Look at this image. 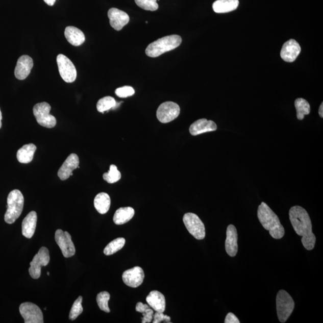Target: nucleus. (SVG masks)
<instances>
[{
    "label": "nucleus",
    "instance_id": "f257e3e1",
    "mask_svg": "<svg viewBox=\"0 0 323 323\" xmlns=\"http://www.w3.org/2000/svg\"><path fill=\"white\" fill-rule=\"evenodd\" d=\"M289 218L295 232L302 237V243L305 249L313 250L316 237L312 232L311 220L307 211L300 206H294L289 211Z\"/></svg>",
    "mask_w": 323,
    "mask_h": 323
},
{
    "label": "nucleus",
    "instance_id": "f03ea898",
    "mask_svg": "<svg viewBox=\"0 0 323 323\" xmlns=\"http://www.w3.org/2000/svg\"><path fill=\"white\" fill-rule=\"evenodd\" d=\"M258 217L262 227L273 238L280 239L284 237V228L279 218L265 203L262 202L259 206Z\"/></svg>",
    "mask_w": 323,
    "mask_h": 323
},
{
    "label": "nucleus",
    "instance_id": "7ed1b4c3",
    "mask_svg": "<svg viewBox=\"0 0 323 323\" xmlns=\"http://www.w3.org/2000/svg\"><path fill=\"white\" fill-rule=\"evenodd\" d=\"M182 42V37L178 35L165 36L149 44L145 49V54L149 57H158L166 52L175 49Z\"/></svg>",
    "mask_w": 323,
    "mask_h": 323
},
{
    "label": "nucleus",
    "instance_id": "20e7f679",
    "mask_svg": "<svg viewBox=\"0 0 323 323\" xmlns=\"http://www.w3.org/2000/svg\"><path fill=\"white\" fill-rule=\"evenodd\" d=\"M24 205L23 194L19 190H13L9 194L8 209L5 215L7 223L13 224L21 214Z\"/></svg>",
    "mask_w": 323,
    "mask_h": 323
},
{
    "label": "nucleus",
    "instance_id": "39448f33",
    "mask_svg": "<svg viewBox=\"0 0 323 323\" xmlns=\"http://www.w3.org/2000/svg\"><path fill=\"white\" fill-rule=\"evenodd\" d=\"M276 304L278 317L280 321L286 322L294 310V302L292 297L286 291L280 290L277 294Z\"/></svg>",
    "mask_w": 323,
    "mask_h": 323
},
{
    "label": "nucleus",
    "instance_id": "423d86ee",
    "mask_svg": "<svg viewBox=\"0 0 323 323\" xmlns=\"http://www.w3.org/2000/svg\"><path fill=\"white\" fill-rule=\"evenodd\" d=\"M51 107L47 103H38L33 108V113L41 126L52 128L56 126L57 120L50 114Z\"/></svg>",
    "mask_w": 323,
    "mask_h": 323
},
{
    "label": "nucleus",
    "instance_id": "0eeeda50",
    "mask_svg": "<svg viewBox=\"0 0 323 323\" xmlns=\"http://www.w3.org/2000/svg\"><path fill=\"white\" fill-rule=\"evenodd\" d=\"M183 220L187 231L198 240H202L206 237V228L203 222L195 214L192 213L184 215Z\"/></svg>",
    "mask_w": 323,
    "mask_h": 323
},
{
    "label": "nucleus",
    "instance_id": "6e6552de",
    "mask_svg": "<svg viewBox=\"0 0 323 323\" xmlns=\"http://www.w3.org/2000/svg\"><path fill=\"white\" fill-rule=\"evenodd\" d=\"M49 262V252L47 248L42 246L30 262L29 273L31 278L39 279L41 276V267L47 266Z\"/></svg>",
    "mask_w": 323,
    "mask_h": 323
},
{
    "label": "nucleus",
    "instance_id": "1a4fd4ad",
    "mask_svg": "<svg viewBox=\"0 0 323 323\" xmlns=\"http://www.w3.org/2000/svg\"><path fill=\"white\" fill-rule=\"evenodd\" d=\"M57 61L62 79L67 83L74 82L77 78V70L72 61L62 54L58 55Z\"/></svg>",
    "mask_w": 323,
    "mask_h": 323
},
{
    "label": "nucleus",
    "instance_id": "9d476101",
    "mask_svg": "<svg viewBox=\"0 0 323 323\" xmlns=\"http://www.w3.org/2000/svg\"><path fill=\"white\" fill-rule=\"evenodd\" d=\"M19 311L26 323L44 322L43 312L36 304L24 302L20 305Z\"/></svg>",
    "mask_w": 323,
    "mask_h": 323
},
{
    "label": "nucleus",
    "instance_id": "9b49d317",
    "mask_svg": "<svg viewBox=\"0 0 323 323\" xmlns=\"http://www.w3.org/2000/svg\"><path fill=\"white\" fill-rule=\"evenodd\" d=\"M180 108L178 104L167 102L161 104L156 112L158 119L163 123H167L179 116Z\"/></svg>",
    "mask_w": 323,
    "mask_h": 323
},
{
    "label": "nucleus",
    "instance_id": "f8f14e48",
    "mask_svg": "<svg viewBox=\"0 0 323 323\" xmlns=\"http://www.w3.org/2000/svg\"><path fill=\"white\" fill-rule=\"evenodd\" d=\"M55 239L65 258H71L75 255L74 244L71 240V235L68 232L58 229L55 232Z\"/></svg>",
    "mask_w": 323,
    "mask_h": 323
},
{
    "label": "nucleus",
    "instance_id": "ddd939ff",
    "mask_svg": "<svg viewBox=\"0 0 323 323\" xmlns=\"http://www.w3.org/2000/svg\"><path fill=\"white\" fill-rule=\"evenodd\" d=\"M144 279V270L141 267L135 266L123 273L122 280L127 286L137 288L143 283Z\"/></svg>",
    "mask_w": 323,
    "mask_h": 323
},
{
    "label": "nucleus",
    "instance_id": "4468645a",
    "mask_svg": "<svg viewBox=\"0 0 323 323\" xmlns=\"http://www.w3.org/2000/svg\"><path fill=\"white\" fill-rule=\"evenodd\" d=\"M110 26L116 31H120L130 22V16L126 12L116 8H112L108 12Z\"/></svg>",
    "mask_w": 323,
    "mask_h": 323
},
{
    "label": "nucleus",
    "instance_id": "2eb2a0df",
    "mask_svg": "<svg viewBox=\"0 0 323 323\" xmlns=\"http://www.w3.org/2000/svg\"><path fill=\"white\" fill-rule=\"evenodd\" d=\"M301 47L294 39H290L283 44L281 51V57L287 62H292L296 60L301 53Z\"/></svg>",
    "mask_w": 323,
    "mask_h": 323
},
{
    "label": "nucleus",
    "instance_id": "dca6fc26",
    "mask_svg": "<svg viewBox=\"0 0 323 323\" xmlns=\"http://www.w3.org/2000/svg\"><path fill=\"white\" fill-rule=\"evenodd\" d=\"M34 65L33 59L28 55H22L17 60L15 69V77L23 81L30 74Z\"/></svg>",
    "mask_w": 323,
    "mask_h": 323
},
{
    "label": "nucleus",
    "instance_id": "f3484780",
    "mask_svg": "<svg viewBox=\"0 0 323 323\" xmlns=\"http://www.w3.org/2000/svg\"><path fill=\"white\" fill-rule=\"evenodd\" d=\"M79 168V159L78 156L72 154L65 160L64 164L59 169L58 176L61 180H65L72 176V171Z\"/></svg>",
    "mask_w": 323,
    "mask_h": 323
},
{
    "label": "nucleus",
    "instance_id": "a211bd4d",
    "mask_svg": "<svg viewBox=\"0 0 323 323\" xmlns=\"http://www.w3.org/2000/svg\"><path fill=\"white\" fill-rule=\"evenodd\" d=\"M225 249L229 256L235 257L237 255L238 250V233L234 225H230L228 227Z\"/></svg>",
    "mask_w": 323,
    "mask_h": 323
},
{
    "label": "nucleus",
    "instance_id": "6ab92c4d",
    "mask_svg": "<svg viewBox=\"0 0 323 323\" xmlns=\"http://www.w3.org/2000/svg\"><path fill=\"white\" fill-rule=\"evenodd\" d=\"M217 127L216 123L212 120L206 119H201L194 121L191 125L189 131L191 135L196 136L200 134L216 131Z\"/></svg>",
    "mask_w": 323,
    "mask_h": 323
},
{
    "label": "nucleus",
    "instance_id": "aec40b11",
    "mask_svg": "<svg viewBox=\"0 0 323 323\" xmlns=\"http://www.w3.org/2000/svg\"><path fill=\"white\" fill-rule=\"evenodd\" d=\"M146 302L149 306L158 312H164L166 301L164 295L157 290L152 291L146 297Z\"/></svg>",
    "mask_w": 323,
    "mask_h": 323
},
{
    "label": "nucleus",
    "instance_id": "412c9836",
    "mask_svg": "<svg viewBox=\"0 0 323 323\" xmlns=\"http://www.w3.org/2000/svg\"><path fill=\"white\" fill-rule=\"evenodd\" d=\"M37 215L36 211H31L24 218L22 223V232L24 237L30 239L36 231Z\"/></svg>",
    "mask_w": 323,
    "mask_h": 323
},
{
    "label": "nucleus",
    "instance_id": "4be33fe9",
    "mask_svg": "<svg viewBox=\"0 0 323 323\" xmlns=\"http://www.w3.org/2000/svg\"><path fill=\"white\" fill-rule=\"evenodd\" d=\"M64 34L66 39L72 46H81L85 42V34L78 28L72 26L67 27L65 30Z\"/></svg>",
    "mask_w": 323,
    "mask_h": 323
},
{
    "label": "nucleus",
    "instance_id": "5701e85b",
    "mask_svg": "<svg viewBox=\"0 0 323 323\" xmlns=\"http://www.w3.org/2000/svg\"><path fill=\"white\" fill-rule=\"evenodd\" d=\"M238 0H217L213 5L214 11L217 13H228L237 9Z\"/></svg>",
    "mask_w": 323,
    "mask_h": 323
},
{
    "label": "nucleus",
    "instance_id": "b1692460",
    "mask_svg": "<svg viewBox=\"0 0 323 323\" xmlns=\"http://www.w3.org/2000/svg\"><path fill=\"white\" fill-rule=\"evenodd\" d=\"M36 150L37 147L34 144L23 145L17 152V159L22 164H29L33 161Z\"/></svg>",
    "mask_w": 323,
    "mask_h": 323
},
{
    "label": "nucleus",
    "instance_id": "393cba45",
    "mask_svg": "<svg viewBox=\"0 0 323 323\" xmlns=\"http://www.w3.org/2000/svg\"><path fill=\"white\" fill-rule=\"evenodd\" d=\"M135 211L130 207H121L117 210L114 215V223L117 225L127 223L133 218Z\"/></svg>",
    "mask_w": 323,
    "mask_h": 323
},
{
    "label": "nucleus",
    "instance_id": "a878e982",
    "mask_svg": "<svg viewBox=\"0 0 323 323\" xmlns=\"http://www.w3.org/2000/svg\"><path fill=\"white\" fill-rule=\"evenodd\" d=\"M110 197L106 193H100L95 197L94 206L100 214H106L110 209Z\"/></svg>",
    "mask_w": 323,
    "mask_h": 323
},
{
    "label": "nucleus",
    "instance_id": "bb28decb",
    "mask_svg": "<svg viewBox=\"0 0 323 323\" xmlns=\"http://www.w3.org/2000/svg\"><path fill=\"white\" fill-rule=\"evenodd\" d=\"M294 106L296 107L297 118L299 120H303L305 115H308L310 113V104L304 98H297L295 100Z\"/></svg>",
    "mask_w": 323,
    "mask_h": 323
},
{
    "label": "nucleus",
    "instance_id": "cd10ccee",
    "mask_svg": "<svg viewBox=\"0 0 323 323\" xmlns=\"http://www.w3.org/2000/svg\"><path fill=\"white\" fill-rule=\"evenodd\" d=\"M125 239L118 238L110 242L104 250V255L110 256L114 254L122 249L125 244Z\"/></svg>",
    "mask_w": 323,
    "mask_h": 323
},
{
    "label": "nucleus",
    "instance_id": "c85d7f7f",
    "mask_svg": "<svg viewBox=\"0 0 323 323\" xmlns=\"http://www.w3.org/2000/svg\"><path fill=\"white\" fill-rule=\"evenodd\" d=\"M116 106V100L112 96H105L100 99L96 104L97 110L100 113H104Z\"/></svg>",
    "mask_w": 323,
    "mask_h": 323
},
{
    "label": "nucleus",
    "instance_id": "c756f323",
    "mask_svg": "<svg viewBox=\"0 0 323 323\" xmlns=\"http://www.w3.org/2000/svg\"><path fill=\"white\" fill-rule=\"evenodd\" d=\"M103 179L110 184L116 183L121 179V173L116 165H112L109 172L104 173Z\"/></svg>",
    "mask_w": 323,
    "mask_h": 323
},
{
    "label": "nucleus",
    "instance_id": "7c9ffc66",
    "mask_svg": "<svg viewBox=\"0 0 323 323\" xmlns=\"http://www.w3.org/2000/svg\"><path fill=\"white\" fill-rule=\"evenodd\" d=\"M110 299V295L107 291H102L97 295L96 302L99 308L102 311L108 312H110L109 307V301Z\"/></svg>",
    "mask_w": 323,
    "mask_h": 323
},
{
    "label": "nucleus",
    "instance_id": "2f4dec72",
    "mask_svg": "<svg viewBox=\"0 0 323 323\" xmlns=\"http://www.w3.org/2000/svg\"><path fill=\"white\" fill-rule=\"evenodd\" d=\"M82 296H79L77 300L74 301L73 305H72L70 312H69V318L71 319V321L75 320V319L82 313L83 311L82 305Z\"/></svg>",
    "mask_w": 323,
    "mask_h": 323
},
{
    "label": "nucleus",
    "instance_id": "473e14b6",
    "mask_svg": "<svg viewBox=\"0 0 323 323\" xmlns=\"http://www.w3.org/2000/svg\"><path fill=\"white\" fill-rule=\"evenodd\" d=\"M135 2L140 8L149 11H156L159 8L157 0H135Z\"/></svg>",
    "mask_w": 323,
    "mask_h": 323
},
{
    "label": "nucleus",
    "instance_id": "72a5a7b5",
    "mask_svg": "<svg viewBox=\"0 0 323 323\" xmlns=\"http://www.w3.org/2000/svg\"><path fill=\"white\" fill-rule=\"evenodd\" d=\"M115 93L120 98H127V97L133 96L135 93V91L133 87L125 86L117 88Z\"/></svg>",
    "mask_w": 323,
    "mask_h": 323
},
{
    "label": "nucleus",
    "instance_id": "f704fd0d",
    "mask_svg": "<svg viewBox=\"0 0 323 323\" xmlns=\"http://www.w3.org/2000/svg\"><path fill=\"white\" fill-rule=\"evenodd\" d=\"M154 323H160L162 321L165 322H171V318L169 316L165 315L164 312H156V313L154 315Z\"/></svg>",
    "mask_w": 323,
    "mask_h": 323
},
{
    "label": "nucleus",
    "instance_id": "c9c22d12",
    "mask_svg": "<svg viewBox=\"0 0 323 323\" xmlns=\"http://www.w3.org/2000/svg\"><path fill=\"white\" fill-rule=\"evenodd\" d=\"M142 315H143V317L142 318V323L151 322L154 318V312L151 308H149Z\"/></svg>",
    "mask_w": 323,
    "mask_h": 323
},
{
    "label": "nucleus",
    "instance_id": "e433bc0d",
    "mask_svg": "<svg viewBox=\"0 0 323 323\" xmlns=\"http://www.w3.org/2000/svg\"><path fill=\"white\" fill-rule=\"evenodd\" d=\"M225 323H240V321L239 320V319L237 317L235 314L232 313V312H229L226 317Z\"/></svg>",
    "mask_w": 323,
    "mask_h": 323
},
{
    "label": "nucleus",
    "instance_id": "4c0bfd02",
    "mask_svg": "<svg viewBox=\"0 0 323 323\" xmlns=\"http://www.w3.org/2000/svg\"><path fill=\"white\" fill-rule=\"evenodd\" d=\"M149 308H151V307L149 306L148 304H142V302H138L136 305L135 310H136L137 312L143 314Z\"/></svg>",
    "mask_w": 323,
    "mask_h": 323
},
{
    "label": "nucleus",
    "instance_id": "58836bf2",
    "mask_svg": "<svg viewBox=\"0 0 323 323\" xmlns=\"http://www.w3.org/2000/svg\"><path fill=\"white\" fill-rule=\"evenodd\" d=\"M44 2L46 3L47 5L52 6H54L55 2H56V0H44Z\"/></svg>",
    "mask_w": 323,
    "mask_h": 323
},
{
    "label": "nucleus",
    "instance_id": "ea45409f",
    "mask_svg": "<svg viewBox=\"0 0 323 323\" xmlns=\"http://www.w3.org/2000/svg\"><path fill=\"white\" fill-rule=\"evenodd\" d=\"M319 115L321 118L323 117V104L321 103V106H319L318 110Z\"/></svg>",
    "mask_w": 323,
    "mask_h": 323
},
{
    "label": "nucleus",
    "instance_id": "a19ab883",
    "mask_svg": "<svg viewBox=\"0 0 323 323\" xmlns=\"http://www.w3.org/2000/svg\"><path fill=\"white\" fill-rule=\"evenodd\" d=\"M2 113L1 112V109H0V128H2Z\"/></svg>",
    "mask_w": 323,
    "mask_h": 323
},
{
    "label": "nucleus",
    "instance_id": "79ce46f5",
    "mask_svg": "<svg viewBox=\"0 0 323 323\" xmlns=\"http://www.w3.org/2000/svg\"><path fill=\"white\" fill-rule=\"evenodd\" d=\"M47 276H49L50 275L49 272H47Z\"/></svg>",
    "mask_w": 323,
    "mask_h": 323
}]
</instances>
